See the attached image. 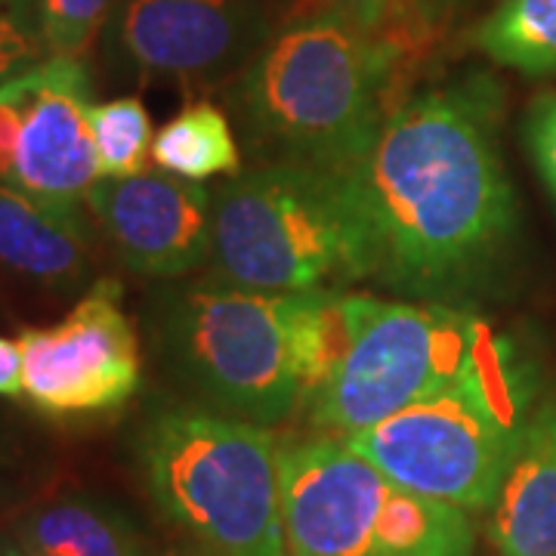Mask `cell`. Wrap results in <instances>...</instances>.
Wrapping results in <instances>:
<instances>
[{"mask_svg":"<svg viewBox=\"0 0 556 556\" xmlns=\"http://www.w3.org/2000/svg\"><path fill=\"white\" fill-rule=\"evenodd\" d=\"M504 97L473 72L415 93L346 177L368 236V281L448 303L495 288L519 248V201L501 155Z\"/></svg>","mask_w":556,"mask_h":556,"instance_id":"cell-1","label":"cell"},{"mask_svg":"<svg viewBox=\"0 0 556 556\" xmlns=\"http://www.w3.org/2000/svg\"><path fill=\"white\" fill-rule=\"evenodd\" d=\"M328 10L281 25L229 84V109L263 164L346 174L378 142L402 62Z\"/></svg>","mask_w":556,"mask_h":556,"instance_id":"cell-2","label":"cell"},{"mask_svg":"<svg viewBox=\"0 0 556 556\" xmlns=\"http://www.w3.org/2000/svg\"><path fill=\"white\" fill-rule=\"evenodd\" d=\"M538 402V356L514 334L489 328L445 390L343 442L417 495L489 514Z\"/></svg>","mask_w":556,"mask_h":556,"instance_id":"cell-3","label":"cell"},{"mask_svg":"<svg viewBox=\"0 0 556 556\" xmlns=\"http://www.w3.org/2000/svg\"><path fill=\"white\" fill-rule=\"evenodd\" d=\"M214 276L266 294L368 278V236L346 174L260 164L214 192Z\"/></svg>","mask_w":556,"mask_h":556,"instance_id":"cell-4","label":"cell"},{"mask_svg":"<svg viewBox=\"0 0 556 556\" xmlns=\"http://www.w3.org/2000/svg\"><path fill=\"white\" fill-rule=\"evenodd\" d=\"M161 514L214 556H288L278 442L251 420L167 408L139 437Z\"/></svg>","mask_w":556,"mask_h":556,"instance_id":"cell-5","label":"cell"},{"mask_svg":"<svg viewBox=\"0 0 556 556\" xmlns=\"http://www.w3.org/2000/svg\"><path fill=\"white\" fill-rule=\"evenodd\" d=\"M288 556H473V519L399 485L343 439L278 445Z\"/></svg>","mask_w":556,"mask_h":556,"instance_id":"cell-6","label":"cell"},{"mask_svg":"<svg viewBox=\"0 0 556 556\" xmlns=\"http://www.w3.org/2000/svg\"><path fill=\"white\" fill-rule=\"evenodd\" d=\"M298 303L223 281L186 288L161 313L164 356L219 415L285 424L300 412Z\"/></svg>","mask_w":556,"mask_h":556,"instance_id":"cell-7","label":"cell"},{"mask_svg":"<svg viewBox=\"0 0 556 556\" xmlns=\"http://www.w3.org/2000/svg\"><path fill=\"white\" fill-rule=\"evenodd\" d=\"M485 331L482 318L448 303L371 298L338 375L303 412L321 437H356L445 390Z\"/></svg>","mask_w":556,"mask_h":556,"instance_id":"cell-8","label":"cell"},{"mask_svg":"<svg viewBox=\"0 0 556 556\" xmlns=\"http://www.w3.org/2000/svg\"><path fill=\"white\" fill-rule=\"evenodd\" d=\"M285 0H112L105 38L142 78L232 80L281 28Z\"/></svg>","mask_w":556,"mask_h":556,"instance_id":"cell-9","label":"cell"},{"mask_svg":"<svg viewBox=\"0 0 556 556\" xmlns=\"http://www.w3.org/2000/svg\"><path fill=\"white\" fill-rule=\"evenodd\" d=\"M84 60L47 56L0 84V182L78 207L100 179Z\"/></svg>","mask_w":556,"mask_h":556,"instance_id":"cell-10","label":"cell"},{"mask_svg":"<svg viewBox=\"0 0 556 556\" xmlns=\"http://www.w3.org/2000/svg\"><path fill=\"white\" fill-rule=\"evenodd\" d=\"M121 298L115 278H100L62 321L22 331V396L35 412L93 417L134 399L142 356Z\"/></svg>","mask_w":556,"mask_h":556,"instance_id":"cell-11","label":"cell"},{"mask_svg":"<svg viewBox=\"0 0 556 556\" xmlns=\"http://www.w3.org/2000/svg\"><path fill=\"white\" fill-rule=\"evenodd\" d=\"M84 204L118 257L146 278H179L211 263L214 195L167 170L97 179Z\"/></svg>","mask_w":556,"mask_h":556,"instance_id":"cell-12","label":"cell"},{"mask_svg":"<svg viewBox=\"0 0 556 556\" xmlns=\"http://www.w3.org/2000/svg\"><path fill=\"white\" fill-rule=\"evenodd\" d=\"M495 556H556V396L541 399L489 510Z\"/></svg>","mask_w":556,"mask_h":556,"instance_id":"cell-13","label":"cell"},{"mask_svg":"<svg viewBox=\"0 0 556 556\" xmlns=\"http://www.w3.org/2000/svg\"><path fill=\"white\" fill-rule=\"evenodd\" d=\"M0 263L50 288H72L90 266V229L78 207L50 204L0 182Z\"/></svg>","mask_w":556,"mask_h":556,"instance_id":"cell-14","label":"cell"},{"mask_svg":"<svg viewBox=\"0 0 556 556\" xmlns=\"http://www.w3.org/2000/svg\"><path fill=\"white\" fill-rule=\"evenodd\" d=\"M16 538L35 556H146L137 529L118 510L65 497L22 519Z\"/></svg>","mask_w":556,"mask_h":556,"instance_id":"cell-15","label":"cell"},{"mask_svg":"<svg viewBox=\"0 0 556 556\" xmlns=\"http://www.w3.org/2000/svg\"><path fill=\"white\" fill-rule=\"evenodd\" d=\"M152 161L159 170L179 179L239 177L241 149L229 115L214 102H189L177 118H170L152 142Z\"/></svg>","mask_w":556,"mask_h":556,"instance_id":"cell-16","label":"cell"},{"mask_svg":"<svg viewBox=\"0 0 556 556\" xmlns=\"http://www.w3.org/2000/svg\"><path fill=\"white\" fill-rule=\"evenodd\" d=\"M470 43L482 56L529 78L556 75V0H497Z\"/></svg>","mask_w":556,"mask_h":556,"instance_id":"cell-17","label":"cell"},{"mask_svg":"<svg viewBox=\"0 0 556 556\" xmlns=\"http://www.w3.org/2000/svg\"><path fill=\"white\" fill-rule=\"evenodd\" d=\"M100 179L137 177L152 159V118L139 97H118L90 109Z\"/></svg>","mask_w":556,"mask_h":556,"instance_id":"cell-18","label":"cell"},{"mask_svg":"<svg viewBox=\"0 0 556 556\" xmlns=\"http://www.w3.org/2000/svg\"><path fill=\"white\" fill-rule=\"evenodd\" d=\"M109 7L112 0H38L47 53L84 60L109 20Z\"/></svg>","mask_w":556,"mask_h":556,"instance_id":"cell-19","label":"cell"},{"mask_svg":"<svg viewBox=\"0 0 556 556\" xmlns=\"http://www.w3.org/2000/svg\"><path fill=\"white\" fill-rule=\"evenodd\" d=\"M47 56L38 0H0V84Z\"/></svg>","mask_w":556,"mask_h":556,"instance_id":"cell-20","label":"cell"},{"mask_svg":"<svg viewBox=\"0 0 556 556\" xmlns=\"http://www.w3.org/2000/svg\"><path fill=\"white\" fill-rule=\"evenodd\" d=\"M473 0H402L399 22L393 31V43L402 53L424 50L433 38H439L452 22L470 7Z\"/></svg>","mask_w":556,"mask_h":556,"instance_id":"cell-21","label":"cell"},{"mask_svg":"<svg viewBox=\"0 0 556 556\" xmlns=\"http://www.w3.org/2000/svg\"><path fill=\"white\" fill-rule=\"evenodd\" d=\"M526 142L547 192L556 199V93L541 97L526 118Z\"/></svg>","mask_w":556,"mask_h":556,"instance_id":"cell-22","label":"cell"},{"mask_svg":"<svg viewBox=\"0 0 556 556\" xmlns=\"http://www.w3.org/2000/svg\"><path fill=\"white\" fill-rule=\"evenodd\" d=\"M399 3L402 0H321V10L334 13L358 31L371 35V38L393 40L399 22Z\"/></svg>","mask_w":556,"mask_h":556,"instance_id":"cell-23","label":"cell"},{"mask_svg":"<svg viewBox=\"0 0 556 556\" xmlns=\"http://www.w3.org/2000/svg\"><path fill=\"white\" fill-rule=\"evenodd\" d=\"M0 396H22L20 340L0 338Z\"/></svg>","mask_w":556,"mask_h":556,"instance_id":"cell-24","label":"cell"},{"mask_svg":"<svg viewBox=\"0 0 556 556\" xmlns=\"http://www.w3.org/2000/svg\"><path fill=\"white\" fill-rule=\"evenodd\" d=\"M0 556H35L16 535H0Z\"/></svg>","mask_w":556,"mask_h":556,"instance_id":"cell-25","label":"cell"},{"mask_svg":"<svg viewBox=\"0 0 556 556\" xmlns=\"http://www.w3.org/2000/svg\"><path fill=\"white\" fill-rule=\"evenodd\" d=\"M161 556H214L211 551H204V547H174V551H167V554Z\"/></svg>","mask_w":556,"mask_h":556,"instance_id":"cell-26","label":"cell"}]
</instances>
